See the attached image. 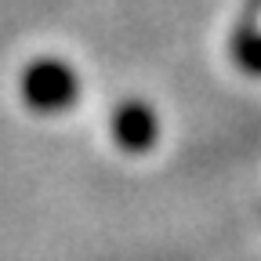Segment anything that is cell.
I'll use <instances>...</instances> for the list:
<instances>
[{"label":"cell","mask_w":261,"mask_h":261,"mask_svg":"<svg viewBox=\"0 0 261 261\" xmlns=\"http://www.w3.org/2000/svg\"><path fill=\"white\" fill-rule=\"evenodd\" d=\"M76 94H80L76 73L65 62L40 58V62H33L22 73V98H25V106H33L37 113L69 109L76 102Z\"/></svg>","instance_id":"obj_1"},{"label":"cell","mask_w":261,"mask_h":261,"mask_svg":"<svg viewBox=\"0 0 261 261\" xmlns=\"http://www.w3.org/2000/svg\"><path fill=\"white\" fill-rule=\"evenodd\" d=\"M113 138L127 152H149L160 138V120L145 102H123L113 113Z\"/></svg>","instance_id":"obj_2"},{"label":"cell","mask_w":261,"mask_h":261,"mask_svg":"<svg viewBox=\"0 0 261 261\" xmlns=\"http://www.w3.org/2000/svg\"><path fill=\"white\" fill-rule=\"evenodd\" d=\"M240 65L250 73H261V37H243L240 40Z\"/></svg>","instance_id":"obj_3"}]
</instances>
